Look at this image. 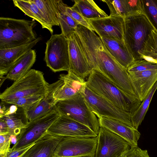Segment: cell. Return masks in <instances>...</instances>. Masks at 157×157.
<instances>
[{
    "instance_id": "f1b7e54d",
    "label": "cell",
    "mask_w": 157,
    "mask_h": 157,
    "mask_svg": "<svg viewBox=\"0 0 157 157\" xmlns=\"http://www.w3.org/2000/svg\"><path fill=\"white\" fill-rule=\"evenodd\" d=\"M43 14L47 22L51 26H59L57 17V0H33Z\"/></svg>"
},
{
    "instance_id": "52a82bcc",
    "label": "cell",
    "mask_w": 157,
    "mask_h": 157,
    "mask_svg": "<svg viewBox=\"0 0 157 157\" xmlns=\"http://www.w3.org/2000/svg\"><path fill=\"white\" fill-rule=\"evenodd\" d=\"M44 60L54 72L69 69L68 40L61 33L52 34L46 42Z\"/></svg>"
},
{
    "instance_id": "2e32d148",
    "label": "cell",
    "mask_w": 157,
    "mask_h": 157,
    "mask_svg": "<svg viewBox=\"0 0 157 157\" xmlns=\"http://www.w3.org/2000/svg\"><path fill=\"white\" fill-rule=\"evenodd\" d=\"M59 78L62 80L61 85L55 94L58 102L75 97L81 94L86 86V81L68 71L67 74H61Z\"/></svg>"
},
{
    "instance_id": "9a60e30c",
    "label": "cell",
    "mask_w": 157,
    "mask_h": 157,
    "mask_svg": "<svg viewBox=\"0 0 157 157\" xmlns=\"http://www.w3.org/2000/svg\"><path fill=\"white\" fill-rule=\"evenodd\" d=\"M75 32L86 57L92 69L96 63L97 51L104 46L100 38L87 28L78 25Z\"/></svg>"
},
{
    "instance_id": "836d02e7",
    "label": "cell",
    "mask_w": 157,
    "mask_h": 157,
    "mask_svg": "<svg viewBox=\"0 0 157 157\" xmlns=\"http://www.w3.org/2000/svg\"><path fill=\"white\" fill-rule=\"evenodd\" d=\"M144 10L157 30V0H144Z\"/></svg>"
},
{
    "instance_id": "484cf974",
    "label": "cell",
    "mask_w": 157,
    "mask_h": 157,
    "mask_svg": "<svg viewBox=\"0 0 157 157\" xmlns=\"http://www.w3.org/2000/svg\"><path fill=\"white\" fill-rule=\"evenodd\" d=\"M72 8L87 20L106 17L108 15L92 0H75Z\"/></svg>"
},
{
    "instance_id": "8d00e7d4",
    "label": "cell",
    "mask_w": 157,
    "mask_h": 157,
    "mask_svg": "<svg viewBox=\"0 0 157 157\" xmlns=\"http://www.w3.org/2000/svg\"><path fill=\"white\" fill-rule=\"evenodd\" d=\"M11 140L8 134H0V157H5L10 150Z\"/></svg>"
},
{
    "instance_id": "74e56055",
    "label": "cell",
    "mask_w": 157,
    "mask_h": 157,
    "mask_svg": "<svg viewBox=\"0 0 157 157\" xmlns=\"http://www.w3.org/2000/svg\"><path fill=\"white\" fill-rule=\"evenodd\" d=\"M36 142H34L19 149L13 150H10L5 157L22 156L29 149L35 144Z\"/></svg>"
},
{
    "instance_id": "5bb4252c",
    "label": "cell",
    "mask_w": 157,
    "mask_h": 157,
    "mask_svg": "<svg viewBox=\"0 0 157 157\" xmlns=\"http://www.w3.org/2000/svg\"><path fill=\"white\" fill-rule=\"evenodd\" d=\"M88 21L100 37L124 41V17L109 15L105 17Z\"/></svg>"
},
{
    "instance_id": "f546056e",
    "label": "cell",
    "mask_w": 157,
    "mask_h": 157,
    "mask_svg": "<svg viewBox=\"0 0 157 157\" xmlns=\"http://www.w3.org/2000/svg\"><path fill=\"white\" fill-rule=\"evenodd\" d=\"M157 89V81L140 104L135 110H131V120L132 126L138 129L147 111L151 101Z\"/></svg>"
},
{
    "instance_id": "83f0119b",
    "label": "cell",
    "mask_w": 157,
    "mask_h": 157,
    "mask_svg": "<svg viewBox=\"0 0 157 157\" xmlns=\"http://www.w3.org/2000/svg\"><path fill=\"white\" fill-rule=\"evenodd\" d=\"M67 5L61 0H58L57 17L61 30V34L68 38L75 31L79 25L67 13Z\"/></svg>"
},
{
    "instance_id": "cb8c5ba5",
    "label": "cell",
    "mask_w": 157,
    "mask_h": 157,
    "mask_svg": "<svg viewBox=\"0 0 157 157\" xmlns=\"http://www.w3.org/2000/svg\"><path fill=\"white\" fill-rule=\"evenodd\" d=\"M36 58L35 50L31 49L21 57L10 70L6 77L14 81L24 76L31 69Z\"/></svg>"
},
{
    "instance_id": "ba28073f",
    "label": "cell",
    "mask_w": 157,
    "mask_h": 157,
    "mask_svg": "<svg viewBox=\"0 0 157 157\" xmlns=\"http://www.w3.org/2000/svg\"><path fill=\"white\" fill-rule=\"evenodd\" d=\"M81 94L97 116L116 119L130 126L133 127L131 121L130 112L120 109L109 101L93 92L86 85Z\"/></svg>"
},
{
    "instance_id": "30bf717a",
    "label": "cell",
    "mask_w": 157,
    "mask_h": 157,
    "mask_svg": "<svg viewBox=\"0 0 157 157\" xmlns=\"http://www.w3.org/2000/svg\"><path fill=\"white\" fill-rule=\"evenodd\" d=\"M98 137H66L54 151V157H93L97 146Z\"/></svg>"
},
{
    "instance_id": "277c9868",
    "label": "cell",
    "mask_w": 157,
    "mask_h": 157,
    "mask_svg": "<svg viewBox=\"0 0 157 157\" xmlns=\"http://www.w3.org/2000/svg\"><path fill=\"white\" fill-rule=\"evenodd\" d=\"M48 86L42 72L31 69L5 90L0 94V98L2 101L6 102L33 95L45 96L47 92Z\"/></svg>"
},
{
    "instance_id": "d4e9b609",
    "label": "cell",
    "mask_w": 157,
    "mask_h": 157,
    "mask_svg": "<svg viewBox=\"0 0 157 157\" xmlns=\"http://www.w3.org/2000/svg\"><path fill=\"white\" fill-rule=\"evenodd\" d=\"M13 4L25 14L39 22L43 29H46L52 34L53 33L52 27L46 21L42 13L33 0H13Z\"/></svg>"
},
{
    "instance_id": "8fae6325",
    "label": "cell",
    "mask_w": 157,
    "mask_h": 157,
    "mask_svg": "<svg viewBox=\"0 0 157 157\" xmlns=\"http://www.w3.org/2000/svg\"><path fill=\"white\" fill-rule=\"evenodd\" d=\"M96 149L93 157H120L131 145L122 138L100 127Z\"/></svg>"
},
{
    "instance_id": "3957f363",
    "label": "cell",
    "mask_w": 157,
    "mask_h": 157,
    "mask_svg": "<svg viewBox=\"0 0 157 157\" xmlns=\"http://www.w3.org/2000/svg\"><path fill=\"white\" fill-rule=\"evenodd\" d=\"M34 20L0 17V49L28 44L37 39Z\"/></svg>"
},
{
    "instance_id": "7a4b0ae2",
    "label": "cell",
    "mask_w": 157,
    "mask_h": 157,
    "mask_svg": "<svg viewBox=\"0 0 157 157\" xmlns=\"http://www.w3.org/2000/svg\"><path fill=\"white\" fill-rule=\"evenodd\" d=\"M124 42L135 60L142 59V51L154 25L144 12L124 17Z\"/></svg>"
},
{
    "instance_id": "4dcf8cb0",
    "label": "cell",
    "mask_w": 157,
    "mask_h": 157,
    "mask_svg": "<svg viewBox=\"0 0 157 157\" xmlns=\"http://www.w3.org/2000/svg\"><path fill=\"white\" fill-rule=\"evenodd\" d=\"M142 59L157 63V30L154 26L142 51Z\"/></svg>"
},
{
    "instance_id": "ac0fdd59",
    "label": "cell",
    "mask_w": 157,
    "mask_h": 157,
    "mask_svg": "<svg viewBox=\"0 0 157 157\" xmlns=\"http://www.w3.org/2000/svg\"><path fill=\"white\" fill-rule=\"evenodd\" d=\"M63 82L61 79L51 84H49L47 92L44 97L30 109L25 110L29 121L39 118L48 113L55 109L57 102L55 96V92Z\"/></svg>"
},
{
    "instance_id": "8992f818",
    "label": "cell",
    "mask_w": 157,
    "mask_h": 157,
    "mask_svg": "<svg viewBox=\"0 0 157 157\" xmlns=\"http://www.w3.org/2000/svg\"><path fill=\"white\" fill-rule=\"evenodd\" d=\"M86 86L98 95L109 101L120 109L130 112L129 102L121 90L98 70H92Z\"/></svg>"
},
{
    "instance_id": "b9f144b4",
    "label": "cell",
    "mask_w": 157,
    "mask_h": 157,
    "mask_svg": "<svg viewBox=\"0 0 157 157\" xmlns=\"http://www.w3.org/2000/svg\"><path fill=\"white\" fill-rule=\"evenodd\" d=\"M93 157L91 156L86 155V156H78V157Z\"/></svg>"
},
{
    "instance_id": "7402d4cb",
    "label": "cell",
    "mask_w": 157,
    "mask_h": 157,
    "mask_svg": "<svg viewBox=\"0 0 157 157\" xmlns=\"http://www.w3.org/2000/svg\"><path fill=\"white\" fill-rule=\"evenodd\" d=\"M100 37L109 52L123 67L127 69L135 61L124 41L109 38Z\"/></svg>"
},
{
    "instance_id": "9c48e42d",
    "label": "cell",
    "mask_w": 157,
    "mask_h": 157,
    "mask_svg": "<svg viewBox=\"0 0 157 157\" xmlns=\"http://www.w3.org/2000/svg\"><path fill=\"white\" fill-rule=\"evenodd\" d=\"M60 115L55 109L39 118L29 121L17 136V143L11 148L13 150L34 142L47 133L48 128Z\"/></svg>"
},
{
    "instance_id": "d6986e66",
    "label": "cell",
    "mask_w": 157,
    "mask_h": 157,
    "mask_svg": "<svg viewBox=\"0 0 157 157\" xmlns=\"http://www.w3.org/2000/svg\"><path fill=\"white\" fill-rule=\"evenodd\" d=\"M128 72L137 99L142 102L157 81V70Z\"/></svg>"
},
{
    "instance_id": "4fadbf2b",
    "label": "cell",
    "mask_w": 157,
    "mask_h": 157,
    "mask_svg": "<svg viewBox=\"0 0 157 157\" xmlns=\"http://www.w3.org/2000/svg\"><path fill=\"white\" fill-rule=\"evenodd\" d=\"M52 135L72 137H96L98 135L86 126L60 115L47 131Z\"/></svg>"
},
{
    "instance_id": "d6a6232c",
    "label": "cell",
    "mask_w": 157,
    "mask_h": 157,
    "mask_svg": "<svg viewBox=\"0 0 157 157\" xmlns=\"http://www.w3.org/2000/svg\"><path fill=\"white\" fill-rule=\"evenodd\" d=\"M128 72H136L149 70H157V63L141 59L135 60L127 68Z\"/></svg>"
},
{
    "instance_id": "7bdbcfd3",
    "label": "cell",
    "mask_w": 157,
    "mask_h": 157,
    "mask_svg": "<svg viewBox=\"0 0 157 157\" xmlns=\"http://www.w3.org/2000/svg\"><path fill=\"white\" fill-rule=\"evenodd\" d=\"M52 157H54L53 155Z\"/></svg>"
},
{
    "instance_id": "7c38bea8",
    "label": "cell",
    "mask_w": 157,
    "mask_h": 157,
    "mask_svg": "<svg viewBox=\"0 0 157 157\" xmlns=\"http://www.w3.org/2000/svg\"><path fill=\"white\" fill-rule=\"evenodd\" d=\"M68 39L69 61L68 71L84 79L93 69L82 50L75 31Z\"/></svg>"
},
{
    "instance_id": "60d3db41",
    "label": "cell",
    "mask_w": 157,
    "mask_h": 157,
    "mask_svg": "<svg viewBox=\"0 0 157 157\" xmlns=\"http://www.w3.org/2000/svg\"><path fill=\"white\" fill-rule=\"evenodd\" d=\"M17 136H10V138L11 140V143L13 144H15L17 140Z\"/></svg>"
},
{
    "instance_id": "e575fe53",
    "label": "cell",
    "mask_w": 157,
    "mask_h": 157,
    "mask_svg": "<svg viewBox=\"0 0 157 157\" xmlns=\"http://www.w3.org/2000/svg\"><path fill=\"white\" fill-rule=\"evenodd\" d=\"M67 13L79 25H82L90 30L94 31L89 21L83 17L80 13L74 10L71 7L66 6Z\"/></svg>"
},
{
    "instance_id": "d590c367",
    "label": "cell",
    "mask_w": 157,
    "mask_h": 157,
    "mask_svg": "<svg viewBox=\"0 0 157 157\" xmlns=\"http://www.w3.org/2000/svg\"><path fill=\"white\" fill-rule=\"evenodd\" d=\"M120 157H150L147 150H143L138 146H132Z\"/></svg>"
},
{
    "instance_id": "ab89813d",
    "label": "cell",
    "mask_w": 157,
    "mask_h": 157,
    "mask_svg": "<svg viewBox=\"0 0 157 157\" xmlns=\"http://www.w3.org/2000/svg\"><path fill=\"white\" fill-rule=\"evenodd\" d=\"M5 102L2 101L0 103V118L3 117L7 111L8 108H7L5 104Z\"/></svg>"
},
{
    "instance_id": "1f68e13d",
    "label": "cell",
    "mask_w": 157,
    "mask_h": 157,
    "mask_svg": "<svg viewBox=\"0 0 157 157\" xmlns=\"http://www.w3.org/2000/svg\"><path fill=\"white\" fill-rule=\"evenodd\" d=\"M45 96L33 95L25 96L9 101L5 102L9 104L16 105L25 110H27L39 102Z\"/></svg>"
},
{
    "instance_id": "4316f807",
    "label": "cell",
    "mask_w": 157,
    "mask_h": 157,
    "mask_svg": "<svg viewBox=\"0 0 157 157\" xmlns=\"http://www.w3.org/2000/svg\"><path fill=\"white\" fill-rule=\"evenodd\" d=\"M2 117L4 119L6 123L8 129L9 135L10 136H17L29 121L26 117L25 110L19 107L15 113Z\"/></svg>"
},
{
    "instance_id": "603a6c76",
    "label": "cell",
    "mask_w": 157,
    "mask_h": 157,
    "mask_svg": "<svg viewBox=\"0 0 157 157\" xmlns=\"http://www.w3.org/2000/svg\"><path fill=\"white\" fill-rule=\"evenodd\" d=\"M102 1L108 6L111 16L124 18L135 13L144 11L142 0H104Z\"/></svg>"
},
{
    "instance_id": "e0dca14e",
    "label": "cell",
    "mask_w": 157,
    "mask_h": 157,
    "mask_svg": "<svg viewBox=\"0 0 157 157\" xmlns=\"http://www.w3.org/2000/svg\"><path fill=\"white\" fill-rule=\"evenodd\" d=\"M100 127H103L122 138L132 146H138L140 133L133 127L119 120L97 116Z\"/></svg>"
},
{
    "instance_id": "ffe728a7",
    "label": "cell",
    "mask_w": 157,
    "mask_h": 157,
    "mask_svg": "<svg viewBox=\"0 0 157 157\" xmlns=\"http://www.w3.org/2000/svg\"><path fill=\"white\" fill-rule=\"evenodd\" d=\"M41 39L39 37L33 41L18 47L0 49V77L6 75L18 59Z\"/></svg>"
},
{
    "instance_id": "6da1fadb",
    "label": "cell",
    "mask_w": 157,
    "mask_h": 157,
    "mask_svg": "<svg viewBox=\"0 0 157 157\" xmlns=\"http://www.w3.org/2000/svg\"><path fill=\"white\" fill-rule=\"evenodd\" d=\"M94 69L98 70L117 86L129 103L133 104L137 100L127 69L116 60L104 45L97 51Z\"/></svg>"
},
{
    "instance_id": "5b68a950",
    "label": "cell",
    "mask_w": 157,
    "mask_h": 157,
    "mask_svg": "<svg viewBox=\"0 0 157 157\" xmlns=\"http://www.w3.org/2000/svg\"><path fill=\"white\" fill-rule=\"evenodd\" d=\"M55 109L64 116L88 127L97 135L100 126L98 119L87 105L81 94L58 101Z\"/></svg>"
},
{
    "instance_id": "f35d334b",
    "label": "cell",
    "mask_w": 157,
    "mask_h": 157,
    "mask_svg": "<svg viewBox=\"0 0 157 157\" xmlns=\"http://www.w3.org/2000/svg\"><path fill=\"white\" fill-rule=\"evenodd\" d=\"M0 134L9 135L7 124L2 117L0 118Z\"/></svg>"
},
{
    "instance_id": "44dd1931",
    "label": "cell",
    "mask_w": 157,
    "mask_h": 157,
    "mask_svg": "<svg viewBox=\"0 0 157 157\" xmlns=\"http://www.w3.org/2000/svg\"><path fill=\"white\" fill-rule=\"evenodd\" d=\"M66 136L47 133L21 157H52L56 147Z\"/></svg>"
}]
</instances>
